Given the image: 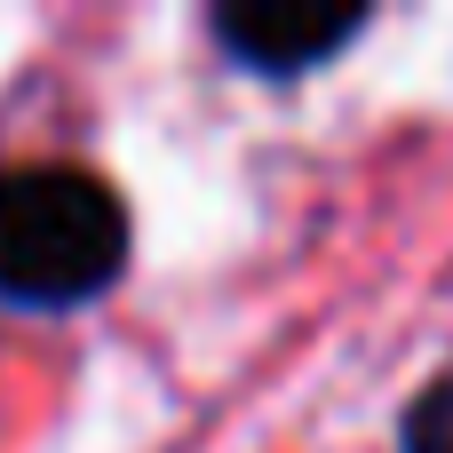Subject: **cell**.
I'll return each instance as SVG.
<instances>
[{"label": "cell", "instance_id": "1", "mask_svg": "<svg viewBox=\"0 0 453 453\" xmlns=\"http://www.w3.org/2000/svg\"><path fill=\"white\" fill-rule=\"evenodd\" d=\"M135 215L80 159H16L0 167V303L32 319H64L104 303L127 279Z\"/></svg>", "mask_w": 453, "mask_h": 453}, {"label": "cell", "instance_id": "2", "mask_svg": "<svg viewBox=\"0 0 453 453\" xmlns=\"http://www.w3.org/2000/svg\"><path fill=\"white\" fill-rule=\"evenodd\" d=\"M366 24H374L366 0H223L207 16L215 48L239 72H255V80H303V72H319Z\"/></svg>", "mask_w": 453, "mask_h": 453}, {"label": "cell", "instance_id": "3", "mask_svg": "<svg viewBox=\"0 0 453 453\" xmlns=\"http://www.w3.org/2000/svg\"><path fill=\"white\" fill-rule=\"evenodd\" d=\"M398 453H453V374H438L430 390L406 398V414H398Z\"/></svg>", "mask_w": 453, "mask_h": 453}]
</instances>
